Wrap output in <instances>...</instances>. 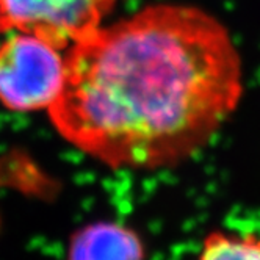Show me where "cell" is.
<instances>
[{"instance_id": "obj_4", "label": "cell", "mask_w": 260, "mask_h": 260, "mask_svg": "<svg viewBox=\"0 0 260 260\" xmlns=\"http://www.w3.org/2000/svg\"><path fill=\"white\" fill-rule=\"evenodd\" d=\"M141 237L121 222L98 221L71 238L66 260H144Z\"/></svg>"}, {"instance_id": "obj_1", "label": "cell", "mask_w": 260, "mask_h": 260, "mask_svg": "<svg viewBox=\"0 0 260 260\" xmlns=\"http://www.w3.org/2000/svg\"><path fill=\"white\" fill-rule=\"evenodd\" d=\"M241 96L243 66L228 28L201 8L158 4L72 46L47 113L91 158L149 171L204 149Z\"/></svg>"}, {"instance_id": "obj_5", "label": "cell", "mask_w": 260, "mask_h": 260, "mask_svg": "<svg viewBox=\"0 0 260 260\" xmlns=\"http://www.w3.org/2000/svg\"><path fill=\"white\" fill-rule=\"evenodd\" d=\"M196 260H260V235L213 231L204 238Z\"/></svg>"}, {"instance_id": "obj_3", "label": "cell", "mask_w": 260, "mask_h": 260, "mask_svg": "<svg viewBox=\"0 0 260 260\" xmlns=\"http://www.w3.org/2000/svg\"><path fill=\"white\" fill-rule=\"evenodd\" d=\"M116 0H0V33H27L71 49L99 30Z\"/></svg>"}, {"instance_id": "obj_2", "label": "cell", "mask_w": 260, "mask_h": 260, "mask_svg": "<svg viewBox=\"0 0 260 260\" xmlns=\"http://www.w3.org/2000/svg\"><path fill=\"white\" fill-rule=\"evenodd\" d=\"M68 49L27 33L0 44V104L13 111H49L66 76Z\"/></svg>"}]
</instances>
